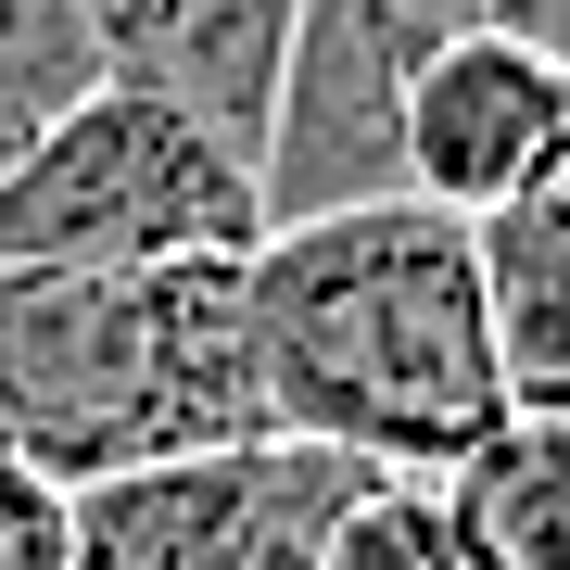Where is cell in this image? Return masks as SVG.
Wrapping results in <instances>:
<instances>
[{"label": "cell", "mask_w": 570, "mask_h": 570, "mask_svg": "<svg viewBox=\"0 0 570 570\" xmlns=\"http://www.w3.org/2000/svg\"><path fill=\"white\" fill-rule=\"evenodd\" d=\"M406 204L444 216H494L508 190H532L546 165H570V77L558 39H469L406 89Z\"/></svg>", "instance_id": "obj_6"}, {"label": "cell", "mask_w": 570, "mask_h": 570, "mask_svg": "<svg viewBox=\"0 0 570 570\" xmlns=\"http://www.w3.org/2000/svg\"><path fill=\"white\" fill-rule=\"evenodd\" d=\"M570 0H305L266 115V228L406 204V89L469 39H558Z\"/></svg>", "instance_id": "obj_4"}, {"label": "cell", "mask_w": 570, "mask_h": 570, "mask_svg": "<svg viewBox=\"0 0 570 570\" xmlns=\"http://www.w3.org/2000/svg\"><path fill=\"white\" fill-rule=\"evenodd\" d=\"M558 77H570V26H558Z\"/></svg>", "instance_id": "obj_13"}, {"label": "cell", "mask_w": 570, "mask_h": 570, "mask_svg": "<svg viewBox=\"0 0 570 570\" xmlns=\"http://www.w3.org/2000/svg\"><path fill=\"white\" fill-rule=\"evenodd\" d=\"M77 13L102 39L115 89H153L266 165V115H279V63H292L305 0H77Z\"/></svg>", "instance_id": "obj_7"}, {"label": "cell", "mask_w": 570, "mask_h": 570, "mask_svg": "<svg viewBox=\"0 0 570 570\" xmlns=\"http://www.w3.org/2000/svg\"><path fill=\"white\" fill-rule=\"evenodd\" d=\"M102 39L77 0H0V178L51 140L77 102H102Z\"/></svg>", "instance_id": "obj_10"}, {"label": "cell", "mask_w": 570, "mask_h": 570, "mask_svg": "<svg viewBox=\"0 0 570 570\" xmlns=\"http://www.w3.org/2000/svg\"><path fill=\"white\" fill-rule=\"evenodd\" d=\"M254 367H266L279 444H330L381 482H444L508 419L469 216L355 204V216L266 228L254 242Z\"/></svg>", "instance_id": "obj_1"}, {"label": "cell", "mask_w": 570, "mask_h": 570, "mask_svg": "<svg viewBox=\"0 0 570 570\" xmlns=\"http://www.w3.org/2000/svg\"><path fill=\"white\" fill-rule=\"evenodd\" d=\"M469 254H482L508 406L520 419H570V165H546L494 216H469Z\"/></svg>", "instance_id": "obj_8"}, {"label": "cell", "mask_w": 570, "mask_h": 570, "mask_svg": "<svg viewBox=\"0 0 570 570\" xmlns=\"http://www.w3.org/2000/svg\"><path fill=\"white\" fill-rule=\"evenodd\" d=\"M469 532L482 570H570V419H494L444 482H431Z\"/></svg>", "instance_id": "obj_9"}, {"label": "cell", "mask_w": 570, "mask_h": 570, "mask_svg": "<svg viewBox=\"0 0 570 570\" xmlns=\"http://www.w3.org/2000/svg\"><path fill=\"white\" fill-rule=\"evenodd\" d=\"M0 570H77V546H63V494L26 456H0Z\"/></svg>", "instance_id": "obj_12"}, {"label": "cell", "mask_w": 570, "mask_h": 570, "mask_svg": "<svg viewBox=\"0 0 570 570\" xmlns=\"http://www.w3.org/2000/svg\"><path fill=\"white\" fill-rule=\"evenodd\" d=\"M266 242V165L204 115L102 89L0 178V279H127Z\"/></svg>", "instance_id": "obj_3"}, {"label": "cell", "mask_w": 570, "mask_h": 570, "mask_svg": "<svg viewBox=\"0 0 570 570\" xmlns=\"http://www.w3.org/2000/svg\"><path fill=\"white\" fill-rule=\"evenodd\" d=\"M266 444L254 254L127 279H0V456L51 494Z\"/></svg>", "instance_id": "obj_2"}, {"label": "cell", "mask_w": 570, "mask_h": 570, "mask_svg": "<svg viewBox=\"0 0 570 570\" xmlns=\"http://www.w3.org/2000/svg\"><path fill=\"white\" fill-rule=\"evenodd\" d=\"M367 482L381 469L266 431L228 456H178L140 482L63 494V546H77V570H330V532Z\"/></svg>", "instance_id": "obj_5"}, {"label": "cell", "mask_w": 570, "mask_h": 570, "mask_svg": "<svg viewBox=\"0 0 570 570\" xmlns=\"http://www.w3.org/2000/svg\"><path fill=\"white\" fill-rule=\"evenodd\" d=\"M330 570H482V558H469V532L431 482H367L330 532Z\"/></svg>", "instance_id": "obj_11"}]
</instances>
